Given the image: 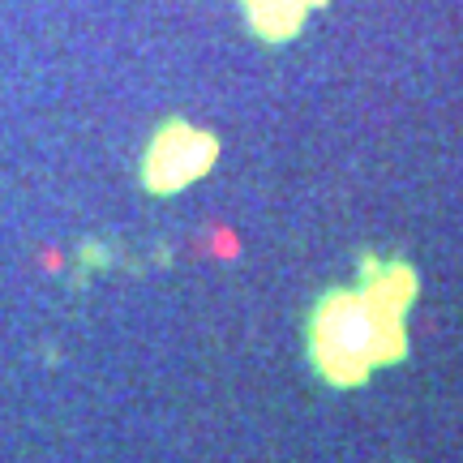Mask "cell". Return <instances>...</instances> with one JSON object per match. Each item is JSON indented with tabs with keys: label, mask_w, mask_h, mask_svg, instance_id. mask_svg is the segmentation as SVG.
Returning <instances> with one entry per match:
<instances>
[{
	"label": "cell",
	"mask_w": 463,
	"mask_h": 463,
	"mask_svg": "<svg viewBox=\"0 0 463 463\" xmlns=\"http://www.w3.org/2000/svg\"><path fill=\"white\" fill-rule=\"evenodd\" d=\"M416 297V275L408 262L364 258L361 288H335L309 314V364L331 386H361L373 369L408 356V309Z\"/></svg>",
	"instance_id": "cell-1"
},
{
	"label": "cell",
	"mask_w": 463,
	"mask_h": 463,
	"mask_svg": "<svg viewBox=\"0 0 463 463\" xmlns=\"http://www.w3.org/2000/svg\"><path fill=\"white\" fill-rule=\"evenodd\" d=\"M219 159V137L189 120H167L155 129L142 155V184L155 198H176L189 184H198Z\"/></svg>",
	"instance_id": "cell-2"
},
{
	"label": "cell",
	"mask_w": 463,
	"mask_h": 463,
	"mask_svg": "<svg viewBox=\"0 0 463 463\" xmlns=\"http://www.w3.org/2000/svg\"><path fill=\"white\" fill-rule=\"evenodd\" d=\"M322 5L326 0H241V14L262 43H288L305 31V17Z\"/></svg>",
	"instance_id": "cell-3"
}]
</instances>
